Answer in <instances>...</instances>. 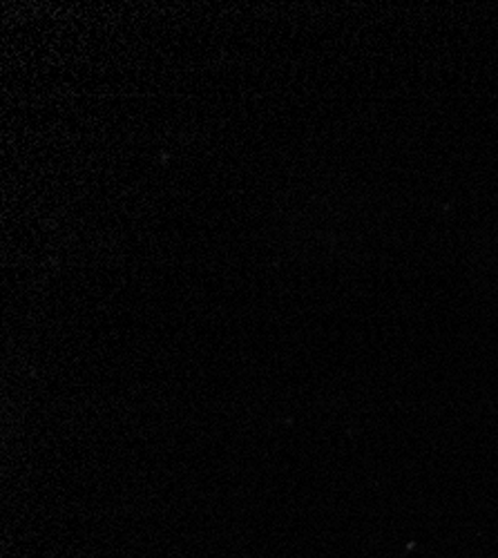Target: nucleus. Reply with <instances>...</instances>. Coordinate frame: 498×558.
Instances as JSON below:
<instances>
[]
</instances>
